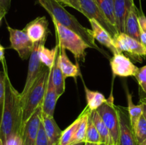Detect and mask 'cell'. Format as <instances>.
Segmentation results:
<instances>
[{
    "mask_svg": "<svg viewBox=\"0 0 146 145\" xmlns=\"http://www.w3.org/2000/svg\"><path fill=\"white\" fill-rule=\"evenodd\" d=\"M6 15V14L4 12H3L1 9H0V23H1V19L4 17V16Z\"/></svg>",
    "mask_w": 146,
    "mask_h": 145,
    "instance_id": "cell-40",
    "label": "cell"
},
{
    "mask_svg": "<svg viewBox=\"0 0 146 145\" xmlns=\"http://www.w3.org/2000/svg\"><path fill=\"white\" fill-rule=\"evenodd\" d=\"M36 1L50 14L51 18H54L61 25L78 34L90 48L105 53L96 44L92 30L83 26L75 16L65 9L62 4L56 0H36Z\"/></svg>",
    "mask_w": 146,
    "mask_h": 145,
    "instance_id": "cell-2",
    "label": "cell"
},
{
    "mask_svg": "<svg viewBox=\"0 0 146 145\" xmlns=\"http://www.w3.org/2000/svg\"><path fill=\"white\" fill-rule=\"evenodd\" d=\"M11 1V0H0V9L6 14L10 9Z\"/></svg>",
    "mask_w": 146,
    "mask_h": 145,
    "instance_id": "cell-34",
    "label": "cell"
},
{
    "mask_svg": "<svg viewBox=\"0 0 146 145\" xmlns=\"http://www.w3.org/2000/svg\"><path fill=\"white\" fill-rule=\"evenodd\" d=\"M89 21L91 26V30H92L94 39L98 41L101 45L108 48L113 55L118 53L114 44L113 38L108 34V31L105 28H103L95 20L90 19Z\"/></svg>",
    "mask_w": 146,
    "mask_h": 145,
    "instance_id": "cell-16",
    "label": "cell"
},
{
    "mask_svg": "<svg viewBox=\"0 0 146 145\" xmlns=\"http://www.w3.org/2000/svg\"><path fill=\"white\" fill-rule=\"evenodd\" d=\"M84 89H85L87 106L91 111L96 110L101 105L106 102L107 99H106L104 94L97 91L91 90L87 88L85 84H84Z\"/></svg>",
    "mask_w": 146,
    "mask_h": 145,
    "instance_id": "cell-25",
    "label": "cell"
},
{
    "mask_svg": "<svg viewBox=\"0 0 146 145\" xmlns=\"http://www.w3.org/2000/svg\"><path fill=\"white\" fill-rule=\"evenodd\" d=\"M138 83L139 85V90L146 92V65L138 69V72L135 75Z\"/></svg>",
    "mask_w": 146,
    "mask_h": 145,
    "instance_id": "cell-31",
    "label": "cell"
},
{
    "mask_svg": "<svg viewBox=\"0 0 146 145\" xmlns=\"http://www.w3.org/2000/svg\"><path fill=\"white\" fill-rule=\"evenodd\" d=\"M141 104H142L143 105V115L146 119V102H141Z\"/></svg>",
    "mask_w": 146,
    "mask_h": 145,
    "instance_id": "cell-39",
    "label": "cell"
},
{
    "mask_svg": "<svg viewBox=\"0 0 146 145\" xmlns=\"http://www.w3.org/2000/svg\"><path fill=\"white\" fill-rule=\"evenodd\" d=\"M58 63H59L60 68L66 78L68 77L76 78V77L81 75L78 65L71 63L67 55L66 49L61 47H59Z\"/></svg>",
    "mask_w": 146,
    "mask_h": 145,
    "instance_id": "cell-19",
    "label": "cell"
},
{
    "mask_svg": "<svg viewBox=\"0 0 146 145\" xmlns=\"http://www.w3.org/2000/svg\"><path fill=\"white\" fill-rule=\"evenodd\" d=\"M81 120V116H78L77 119L68 127L66 129L62 131L61 137L59 140V144L58 145H70L71 144L72 139L75 135L76 132L78 129V125Z\"/></svg>",
    "mask_w": 146,
    "mask_h": 145,
    "instance_id": "cell-26",
    "label": "cell"
},
{
    "mask_svg": "<svg viewBox=\"0 0 146 145\" xmlns=\"http://www.w3.org/2000/svg\"><path fill=\"white\" fill-rule=\"evenodd\" d=\"M41 42H44V41H41ZM41 42L35 43L34 50L32 51L29 57L27 79H26L24 89L21 92V99L27 95V92L32 86L36 80L37 79L44 66V65H43L42 63L40 61L39 56H38V47Z\"/></svg>",
    "mask_w": 146,
    "mask_h": 145,
    "instance_id": "cell-9",
    "label": "cell"
},
{
    "mask_svg": "<svg viewBox=\"0 0 146 145\" xmlns=\"http://www.w3.org/2000/svg\"><path fill=\"white\" fill-rule=\"evenodd\" d=\"M35 145H48V140H47L46 135V132L45 130H44V126L42 125V122L40 125Z\"/></svg>",
    "mask_w": 146,
    "mask_h": 145,
    "instance_id": "cell-33",
    "label": "cell"
},
{
    "mask_svg": "<svg viewBox=\"0 0 146 145\" xmlns=\"http://www.w3.org/2000/svg\"><path fill=\"white\" fill-rule=\"evenodd\" d=\"M23 30L34 44L46 41L47 36L50 33L48 21L45 16H38L30 21Z\"/></svg>",
    "mask_w": 146,
    "mask_h": 145,
    "instance_id": "cell-13",
    "label": "cell"
},
{
    "mask_svg": "<svg viewBox=\"0 0 146 145\" xmlns=\"http://www.w3.org/2000/svg\"><path fill=\"white\" fill-rule=\"evenodd\" d=\"M7 29L9 33V48L17 51L22 60L28 59L34 50L35 44L30 39L24 30L13 28L8 24Z\"/></svg>",
    "mask_w": 146,
    "mask_h": 145,
    "instance_id": "cell-7",
    "label": "cell"
},
{
    "mask_svg": "<svg viewBox=\"0 0 146 145\" xmlns=\"http://www.w3.org/2000/svg\"><path fill=\"white\" fill-rule=\"evenodd\" d=\"M114 44L118 53H127L137 60L146 58V47L141 41L129 36L125 33H119L113 38Z\"/></svg>",
    "mask_w": 146,
    "mask_h": 145,
    "instance_id": "cell-8",
    "label": "cell"
},
{
    "mask_svg": "<svg viewBox=\"0 0 146 145\" xmlns=\"http://www.w3.org/2000/svg\"><path fill=\"white\" fill-rule=\"evenodd\" d=\"M126 97L127 102H128V112L129 115L130 121H131V126H132L133 130L135 129L138 120L143 115V105L140 103L139 105H135L133 102L132 95L130 93L128 88H126Z\"/></svg>",
    "mask_w": 146,
    "mask_h": 145,
    "instance_id": "cell-24",
    "label": "cell"
},
{
    "mask_svg": "<svg viewBox=\"0 0 146 145\" xmlns=\"http://www.w3.org/2000/svg\"><path fill=\"white\" fill-rule=\"evenodd\" d=\"M85 142H88L90 144H98L102 143L101 136H100L99 133H98V130H97L96 127L95 125L93 122L91 115L88 118V128H87L86 137Z\"/></svg>",
    "mask_w": 146,
    "mask_h": 145,
    "instance_id": "cell-29",
    "label": "cell"
},
{
    "mask_svg": "<svg viewBox=\"0 0 146 145\" xmlns=\"http://www.w3.org/2000/svg\"><path fill=\"white\" fill-rule=\"evenodd\" d=\"M94 1L108 18V19L115 26L114 0H94Z\"/></svg>",
    "mask_w": 146,
    "mask_h": 145,
    "instance_id": "cell-27",
    "label": "cell"
},
{
    "mask_svg": "<svg viewBox=\"0 0 146 145\" xmlns=\"http://www.w3.org/2000/svg\"><path fill=\"white\" fill-rule=\"evenodd\" d=\"M1 63L4 74L5 95L2 116L0 121V138L4 145L11 138L17 136L22 137L24 122L21 93L11 84L6 60Z\"/></svg>",
    "mask_w": 146,
    "mask_h": 145,
    "instance_id": "cell-1",
    "label": "cell"
},
{
    "mask_svg": "<svg viewBox=\"0 0 146 145\" xmlns=\"http://www.w3.org/2000/svg\"><path fill=\"white\" fill-rule=\"evenodd\" d=\"M4 51H5V48L0 44V62H2L5 59V57H4Z\"/></svg>",
    "mask_w": 146,
    "mask_h": 145,
    "instance_id": "cell-37",
    "label": "cell"
},
{
    "mask_svg": "<svg viewBox=\"0 0 146 145\" xmlns=\"http://www.w3.org/2000/svg\"><path fill=\"white\" fill-rule=\"evenodd\" d=\"M50 68L45 65L41 73L32 85L27 95L22 98L23 122L24 123L33 115L34 111L42 104L43 99L45 95L47 82L50 73Z\"/></svg>",
    "mask_w": 146,
    "mask_h": 145,
    "instance_id": "cell-4",
    "label": "cell"
},
{
    "mask_svg": "<svg viewBox=\"0 0 146 145\" xmlns=\"http://www.w3.org/2000/svg\"><path fill=\"white\" fill-rule=\"evenodd\" d=\"M91 144L90 143H88V142H85V144H84V145H90Z\"/></svg>",
    "mask_w": 146,
    "mask_h": 145,
    "instance_id": "cell-43",
    "label": "cell"
},
{
    "mask_svg": "<svg viewBox=\"0 0 146 145\" xmlns=\"http://www.w3.org/2000/svg\"><path fill=\"white\" fill-rule=\"evenodd\" d=\"M58 2H59L60 4H62L63 6H66V7H72L71 6V3H70L69 0H56Z\"/></svg>",
    "mask_w": 146,
    "mask_h": 145,
    "instance_id": "cell-38",
    "label": "cell"
},
{
    "mask_svg": "<svg viewBox=\"0 0 146 145\" xmlns=\"http://www.w3.org/2000/svg\"><path fill=\"white\" fill-rule=\"evenodd\" d=\"M91 112L92 111L88 108V106H86L84 108V110L81 112V113L80 114V116H81L80 123L70 145L78 143H85L87 128H88V118H89Z\"/></svg>",
    "mask_w": 146,
    "mask_h": 145,
    "instance_id": "cell-20",
    "label": "cell"
},
{
    "mask_svg": "<svg viewBox=\"0 0 146 145\" xmlns=\"http://www.w3.org/2000/svg\"><path fill=\"white\" fill-rule=\"evenodd\" d=\"M44 44H45L44 41L40 44L39 47H38V56L43 65L51 69L55 62L56 56L59 49V46L58 44H56L54 48L49 49L45 47Z\"/></svg>",
    "mask_w": 146,
    "mask_h": 145,
    "instance_id": "cell-22",
    "label": "cell"
},
{
    "mask_svg": "<svg viewBox=\"0 0 146 145\" xmlns=\"http://www.w3.org/2000/svg\"><path fill=\"white\" fill-rule=\"evenodd\" d=\"M120 121L119 139L118 145H137L135 135L131 126L128 109L117 106Z\"/></svg>",
    "mask_w": 146,
    "mask_h": 145,
    "instance_id": "cell-11",
    "label": "cell"
},
{
    "mask_svg": "<svg viewBox=\"0 0 146 145\" xmlns=\"http://www.w3.org/2000/svg\"><path fill=\"white\" fill-rule=\"evenodd\" d=\"M139 98H140V103L141 102H146V92L139 90Z\"/></svg>",
    "mask_w": 146,
    "mask_h": 145,
    "instance_id": "cell-36",
    "label": "cell"
},
{
    "mask_svg": "<svg viewBox=\"0 0 146 145\" xmlns=\"http://www.w3.org/2000/svg\"><path fill=\"white\" fill-rule=\"evenodd\" d=\"M42 120L41 105L34 111L29 119L24 123L22 133V145H35L37 134Z\"/></svg>",
    "mask_w": 146,
    "mask_h": 145,
    "instance_id": "cell-10",
    "label": "cell"
},
{
    "mask_svg": "<svg viewBox=\"0 0 146 145\" xmlns=\"http://www.w3.org/2000/svg\"><path fill=\"white\" fill-rule=\"evenodd\" d=\"M70 3H71V6H72V8L75 9L77 11H80L81 12V8H80L79 5V0H69Z\"/></svg>",
    "mask_w": 146,
    "mask_h": 145,
    "instance_id": "cell-35",
    "label": "cell"
},
{
    "mask_svg": "<svg viewBox=\"0 0 146 145\" xmlns=\"http://www.w3.org/2000/svg\"><path fill=\"white\" fill-rule=\"evenodd\" d=\"M90 145H99V144H91Z\"/></svg>",
    "mask_w": 146,
    "mask_h": 145,
    "instance_id": "cell-45",
    "label": "cell"
},
{
    "mask_svg": "<svg viewBox=\"0 0 146 145\" xmlns=\"http://www.w3.org/2000/svg\"><path fill=\"white\" fill-rule=\"evenodd\" d=\"M42 125L45 130L48 145L59 144L60 137L62 131L56 122L54 117H50L42 113Z\"/></svg>",
    "mask_w": 146,
    "mask_h": 145,
    "instance_id": "cell-17",
    "label": "cell"
},
{
    "mask_svg": "<svg viewBox=\"0 0 146 145\" xmlns=\"http://www.w3.org/2000/svg\"><path fill=\"white\" fill-rule=\"evenodd\" d=\"M133 4L134 0H114L115 26L119 33L125 32V21Z\"/></svg>",
    "mask_w": 146,
    "mask_h": 145,
    "instance_id": "cell-15",
    "label": "cell"
},
{
    "mask_svg": "<svg viewBox=\"0 0 146 145\" xmlns=\"http://www.w3.org/2000/svg\"><path fill=\"white\" fill-rule=\"evenodd\" d=\"M99 145H107V144H104V143H101Z\"/></svg>",
    "mask_w": 146,
    "mask_h": 145,
    "instance_id": "cell-44",
    "label": "cell"
},
{
    "mask_svg": "<svg viewBox=\"0 0 146 145\" xmlns=\"http://www.w3.org/2000/svg\"><path fill=\"white\" fill-rule=\"evenodd\" d=\"M113 100V97L112 94H111L106 102L101 105L96 111L109 130L114 145H118L119 139L120 121L117 106L115 105Z\"/></svg>",
    "mask_w": 146,
    "mask_h": 145,
    "instance_id": "cell-5",
    "label": "cell"
},
{
    "mask_svg": "<svg viewBox=\"0 0 146 145\" xmlns=\"http://www.w3.org/2000/svg\"><path fill=\"white\" fill-rule=\"evenodd\" d=\"M4 95H5V82H4V72L0 71V121L2 116L4 107Z\"/></svg>",
    "mask_w": 146,
    "mask_h": 145,
    "instance_id": "cell-32",
    "label": "cell"
},
{
    "mask_svg": "<svg viewBox=\"0 0 146 145\" xmlns=\"http://www.w3.org/2000/svg\"><path fill=\"white\" fill-rule=\"evenodd\" d=\"M51 19L56 31V44L72 53L76 59L85 62L86 50L90 48L89 45L76 33L61 25L54 18Z\"/></svg>",
    "mask_w": 146,
    "mask_h": 145,
    "instance_id": "cell-3",
    "label": "cell"
},
{
    "mask_svg": "<svg viewBox=\"0 0 146 145\" xmlns=\"http://www.w3.org/2000/svg\"><path fill=\"white\" fill-rule=\"evenodd\" d=\"M85 143H78V144H72V145H84Z\"/></svg>",
    "mask_w": 146,
    "mask_h": 145,
    "instance_id": "cell-41",
    "label": "cell"
},
{
    "mask_svg": "<svg viewBox=\"0 0 146 145\" xmlns=\"http://www.w3.org/2000/svg\"><path fill=\"white\" fill-rule=\"evenodd\" d=\"M133 132L137 145H146V119L143 115L138 120Z\"/></svg>",
    "mask_w": 146,
    "mask_h": 145,
    "instance_id": "cell-28",
    "label": "cell"
},
{
    "mask_svg": "<svg viewBox=\"0 0 146 145\" xmlns=\"http://www.w3.org/2000/svg\"><path fill=\"white\" fill-rule=\"evenodd\" d=\"M91 117L92 120L99 133L101 139V142L106 144L107 145H114L113 141L111 135L110 134L109 130L108 129L107 127L103 122L102 119L101 118L100 115L97 112L96 110L92 111L91 114Z\"/></svg>",
    "mask_w": 146,
    "mask_h": 145,
    "instance_id": "cell-23",
    "label": "cell"
},
{
    "mask_svg": "<svg viewBox=\"0 0 146 145\" xmlns=\"http://www.w3.org/2000/svg\"><path fill=\"white\" fill-rule=\"evenodd\" d=\"M59 98L60 96L57 94L55 87H54V83H53L51 70H50L46 89L45 95H44L42 104H41L42 113L45 114L48 116L54 117L56 105L57 101H58V99Z\"/></svg>",
    "mask_w": 146,
    "mask_h": 145,
    "instance_id": "cell-14",
    "label": "cell"
},
{
    "mask_svg": "<svg viewBox=\"0 0 146 145\" xmlns=\"http://www.w3.org/2000/svg\"><path fill=\"white\" fill-rule=\"evenodd\" d=\"M138 21L141 30V42L146 47V16L143 11L138 10Z\"/></svg>",
    "mask_w": 146,
    "mask_h": 145,
    "instance_id": "cell-30",
    "label": "cell"
},
{
    "mask_svg": "<svg viewBox=\"0 0 146 145\" xmlns=\"http://www.w3.org/2000/svg\"><path fill=\"white\" fill-rule=\"evenodd\" d=\"M125 33L129 36L141 41V30L138 21V9L135 5H133L127 16L125 24Z\"/></svg>",
    "mask_w": 146,
    "mask_h": 145,
    "instance_id": "cell-18",
    "label": "cell"
},
{
    "mask_svg": "<svg viewBox=\"0 0 146 145\" xmlns=\"http://www.w3.org/2000/svg\"><path fill=\"white\" fill-rule=\"evenodd\" d=\"M110 65L113 74L120 77H135L139 69L122 53L113 55L110 60Z\"/></svg>",
    "mask_w": 146,
    "mask_h": 145,
    "instance_id": "cell-12",
    "label": "cell"
},
{
    "mask_svg": "<svg viewBox=\"0 0 146 145\" xmlns=\"http://www.w3.org/2000/svg\"><path fill=\"white\" fill-rule=\"evenodd\" d=\"M0 145H3V143H2V141H1V138H0Z\"/></svg>",
    "mask_w": 146,
    "mask_h": 145,
    "instance_id": "cell-42",
    "label": "cell"
},
{
    "mask_svg": "<svg viewBox=\"0 0 146 145\" xmlns=\"http://www.w3.org/2000/svg\"><path fill=\"white\" fill-rule=\"evenodd\" d=\"M58 55H59V49L56 56L55 62L54 65L51 68V78H52L53 83H54L55 89L56 90L57 94L60 97L65 92V79L61 68H60L59 63H58Z\"/></svg>",
    "mask_w": 146,
    "mask_h": 145,
    "instance_id": "cell-21",
    "label": "cell"
},
{
    "mask_svg": "<svg viewBox=\"0 0 146 145\" xmlns=\"http://www.w3.org/2000/svg\"><path fill=\"white\" fill-rule=\"evenodd\" d=\"M79 5L81 13L87 17L88 20L94 19L98 22L108 31L113 38H115L119 34L117 27L108 19L94 0H79Z\"/></svg>",
    "mask_w": 146,
    "mask_h": 145,
    "instance_id": "cell-6",
    "label": "cell"
}]
</instances>
